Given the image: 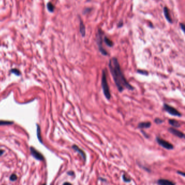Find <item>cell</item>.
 Wrapping results in <instances>:
<instances>
[{
  "mask_svg": "<svg viewBox=\"0 0 185 185\" xmlns=\"http://www.w3.org/2000/svg\"><path fill=\"white\" fill-rule=\"evenodd\" d=\"M92 10V8H85L84 9V10H83V14L84 15H85L87 14L88 13H89L91 12V11Z\"/></svg>",
  "mask_w": 185,
  "mask_h": 185,
  "instance_id": "21",
  "label": "cell"
},
{
  "mask_svg": "<svg viewBox=\"0 0 185 185\" xmlns=\"http://www.w3.org/2000/svg\"><path fill=\"white\" fill-rule=\"evenodd\" d=\"M47 8L50 12H53L54 10V6L52 3L49 2L47 4Z\"/></svg>",
  "mask_w": 185,
  "mask_h": 185,
  "instance_id": "17",
  "label": "cell"
},
{
  "mask_svg": "<svg viewBox=\"0 0 185 185\" xmlns=\"http://www.w3.org/2000/svg\"><path fill=\"white\" fill-rule=\"evenodd\" d=\"M168 131L171 133H172V134L174 135L175 136L178 137L179 138L183 139L185 138V135L184 133L176 129L173 128V127H171V128H168Z\"/></svg>",
  "mask_w": 185,
  "mask_h": 185,
  "instance_id": "7",
  "label": "cell"
},
{
  "mask_svg": "<svg viewBox=\"0 0 185 185\" xmlns=\"http://www.w3.org/2000/svg\"><path fill=\"white\" fill-rule=\"evenodd\" d=\"M46 185V184H43V185Z\"/></svg>",
  "mask_w": 185,
  "mask_h": 185,
  "instance_id": "31",
  "label": "cell"
},
{
  "mask_svg": "<svg viewBox=\"0 0 185 185\" xmlns=\"http://www.w3.org/2000/svg\"><path fill=\"white\" fill-rule=\"evenodd\" d=\"M163 109L173 116H178V117H181L182 116L181 113H180L176 109L174 108L173 107L171 106L167 103H164L163 105Z\"/></svg>",
  "mask_w": 185,
  "mask_h": 185,
  "instance_id": "4",
  "label": "cell"
},
{
  "mask_svg": "<svg viewBox=\"0 0 185 185\" xmlns=\"http://www.w3.org/2000/svg\"><path fill=\"white\" fill-rule=\"evenodd\" d=\"M157 183L159 185H175V182L167 179H159L157 181Z\"/></svg>",
  "mask_w": 185,
  "mask_h": 185,
  "instance_id": "9",
  "label": "cell"
},
{
  "mask_svg": "<svg viewBox=\"0 0 185 185\" xmlns=\"http://www.w3.org/2000/svg\"><path fill=\"white\" fill-rule=\"evenodd\" d=\"M180 27L181 29H182V31H184V29H185V25L183 23H180Z\"/></svg>",
  "mask_w": 185,
  "mask_h": 185,
  "instance_id": "27",
  "label": "cell"
},
{
  "mask_svg": "<svg viewBox=\"0 0 185 185\" xmlns=\"http://www.w3.org/2000/svg\"><path fill=\"white\" fill-rule=\"evenodd\" d=\"M156 140L159 145L162 146L164 148L168 150H172L174 148V146L172 144L169 143V142L166 141V140L162 139L160 137L157 136L156 138Z\"/></svg>",
  "mask_w": 185,
  "mask_h": 185,
  "instance_id": "5",
  "label": "cell"
},
{
  "mask_svg": "<svg viewBox=\"0 0 185 185\" xmlns=\"http://www.w3.org/2000/svg\"><path fill=\"white\" fill-rule=\"evenodd\" d=\"M168 122H169V123L170 124V125L172 126L173 127L177 128V127H179L181 126L180 123L179 122V121H177V120H176L170 119V120H168Z\"/></svg>",
  "mask_w": 185,
  "mask_h": 185,
  "instance_id": "13",
  "label": "cell"
},
{
  "mask_svg": "<svg viewBox=\"0 0 185 185\" xmlns=\"http://www.w3.org/2000/svg\"><path fill=\"white\" fill-rule=\"evenodd\" d=\"M67 174L71 175V176H72V175H74V172L73 171H69L67 172Z\"/></svg>",
  "mask_w": 185,
  "mask_h": 185,
  "instance_id": "28",
  "label": "cell"
},
{
  "mask_svg": "<svg viewBox=\"0 0 185 185\" xmlns=\"http://www.w3.org/2000/svg\"><path fill=\"white\" fill-rule=\"evenodd\" d=\"M122 179H123V180L125 182H130L131 180V179L129 178V177H128L126 176L125 174H123V175H122Z\"/></svg>",
  "mask_w": 185,
  "mask_h": 185,
  "instance_id": "18",
  "label": "cell"
},
{
  "mask_svg": "<svg viewBox=\"0 0 185 185\" xmlns=\"http://www.w3.org/2000/svg\"><path fill=\"white\" fill-rule=\"evenodd\" d=\"M137 72L138 73L140 74H142L144 75H148L149 74V73L147 71H143V70L138 69L137 71Z\"/></svg>",
  "mask_w": 185,
  "mask_h": 185,
  "instance_id": "19",
  "label": "cell"
},
{
  "mask_svg": "<svg viewBox=\"0 0 185 185\" xmlns=\"http://www.w3.org/2000/svg\"><path fill=\"white\" fill-rule=\"evenodd\" d=\"M177 173L180 175H181L182 177H185V173H184V172H180V171H177Z\"/></svg>",
  "mask_w": 185,
  "mask_h": 185,
  "instance_id": "26",
  "label": "cell"
},
{
  "mask_svg": "<svg viewBox=\"0 0 185 185\" xmlns=\"http://www.w3.org/2000/svg\"><path fill=\"white\" fill-rule=\"evenodd\" d=\"M37 136H38V138L39 141H40L41 143H42V138L41 136V130H40V127L39 125H37Z\"/></svg>",
  "mask_w": 185,
  "mask_h": 185,
  "instance_id": "15",
  "label": "cell"
},
{
  "mask_svg": "<svg viewBox=\"0 0 185 185\" xmlns=\"http://www.w3.org/2000/svg\"><path fill=\"white\" fill-rule=\"evenodd\" d=\"M104 41L105 42V43L109 47H112L113 46H114V42H113L111 40L109 39L108 37L106 36L104 37Z\"/></svg>",
  "mask_w": 185,
  "mask_h": 185,
  "instance_id": "14",
  "label": "cell"
},
{
  "mask_svg": "<svg viewBox=\"0 0 185 185\" xmlns=\"http://www.w3.org/2000/svg\"><path fill=\"white\" fill-rule=\"evenodd\" d=\"M13 123L14 122L13 121H5V120H0V126L12 125V124H13Z\"/></svg>",
  "mask_w": 185,
  "mask_h": 185,
  "instance_id": "16",
  "label": "cell"
},
{
  "mask_svg": "<svg viewBox=\"0 0 185 185\" xmlns=\"http://www.w3.org/2000/svg\"><path fill=\"white\" fill-rule=\"evenodd\" d=\"M141 133H142V134L143 135V136H145V138H147V139H148V138H149V135L148 134H147V133H146L145 132H144L143 130H141Z\"/></svg>",
  "mask_w": 185,
  "mask_h": 185,
  "instance_id": "24",
  "label": "cell"
},
{
  "mask_svg": "<svg viewBox=\"0 0 185 185\" xmlns=\"http://www.w3.org/2000/svg\"><path fill=\"white\" fill-rule=\"evenodd\" d=\"M123 22H122V21H119V23H118V28H121V27H122V26H123Z\"/></svg>",
  "mask_w": 185,
  "mask_h": 185,
  "instance_id": "25",
  "label": "cell"
},
{
  "mask_svg": "<svg viewBox=\"0 0 185 185\" xmlns=\"http://www.w3.org/2000/svg\"><path fill=\"white\" fill-rule=\"evenodd\" d=\"M163 13L164 16L166 18V20H167V21L169 22V23H172L173 21H172V20L171 17V16H170V13H169V9L167 8V7H164L163 8Z\"/></svg>",
  "mask_w": 185,
  "mask_h": 185,
  "instance_id": "10",
  "label": "cell"
},
{
  "mask_svg": "<svg viewBox=\"0 0 185 185\" xmlns=\"http://www.w3.org/2000/svg\"><path fill=\"white\" fill-rule=\"evenodd\" d=\"M10 180H12V181H15V180H16V179H17V176H16L15 174H12L10 176Z\"/></svg>",
  "mask_w": 185,
  "mask_h": 185,
  "instance_id": "23",
  "label": "cell"
},
{
  "mask_svg": "<svg viewBox=\"0 0 185 185\" xmlns=\"http://www.w3.org/2000/svg\"><path fill=\"white\" fill-rule=\"evenodd\" d=\"M104 34V32L101 30V29H99L98 30V33L97 35V38H96V41H97V45L98 46V49L100 52L101 53V54L104 56H107L108 55V53L103 47V36Z\"/></svg>",
  "mask_w": 185,
  "mask_h": 185,
  "instance_id": "3",
  "label": "cell"
},
{
  "mask_svg": "<svg viewBox=\"0 0 185 185\" xmlns=\"http://www.w3.org/2000/svg\"><path fill=\"white\" fill-rule=\"evenodd\" d=\"M63 185H72L71 184H70L69 182H65Z\"/></svg>",
  "mask_w": 185,
  "mask_h": 185,
  "instance_id": "30",
  "label": "cell"
},
{
  "mask_svg": "<svg viewBox=\"0 0 185 185\" xmlns=\"http://www.w3.org/2000/svg\"><path fill=\"white\" fill-rule=\"evenodd\" d=\"M151 126L150 122H142L138 123L137 126V128L142 129V128H149Z\"/></svg>",
  "mask_w": 185,
  "mask_h": 185,
  "instance_id": "11",
  "label": "cell"
},
{
  "mask_svg": "<svg viewBox=\"0 0 185 185\" xmlns=\"http://www.w3.org/2000/svg\"><path fill=\"white\" fill-rule=\"evenodd\" d=\"M109 68L118 91L122 92L125 89L129 90H134V87L131 86L125 79L117 58L113 57L110 59Z\"/></svg>",
  "mask_w": 185,
  "mask_h": 185,
  "instance_id": "1",
  "label": "cell"
},
{
  "mask_svg": "<svg viewBox=\"0 0 185 185\" xmlns=\"http://www.w3.org/2000/svg\"><path fill=\"white\" fill-rule=\"evenodd\" d=\"M10 72H12V73L15 74L16 75H20V71H18V70L16 69H13L10 71Z\"/></svg>",
  "mask_w": 185,
  "mask_h": 185,
  "instance_id": "22",
  "label": "cell"
},
{
  "mask_svg": "<svg viewBox=\"0 0 185 185\" xmlns=\"http://www.w3.org/2000/svg\"><path fill=\"white\" fill-rule=\"evenodd\" d=\"M3 153H4V151H3V150L0 149V156L2 155Z\"/></svg>",
  "mask_w": 185,
  "mask_h": 185,
  "instance_id": "29",
  "label": "cell"
},
{
  "mask_svg": "<svg viewBox=\"0 0 185 185\" xmlns=\"http://www.w3.org/2000/svg\"><path fill=\"white\" fill-rule=\"evenodd\" d=\"M79 19H80V23H79V30H80V33L81 36L83 37H85L86 34L85 27L84 24L83 23L82 20L80 19V18H79Z\"/></svg>",
  "mask_w": 185,
  "mask_h": 185,
  "instance_id": "12",
  "label": "cell"
},
{
  "mask_svg": "<svg viewBox=\"0 0 185 185\" xmlns=\"http://www.w3.org/2000/svg\"><path fill=\"white\" fill-rule=\"evenodd\" d=\"M30 150L31 154H32V156L34 157V158L37 159V160L40 161H42L44 160V158L43 155L41 154V153H40L39 151H38L36 149H35L34 147H31L30 148Z\"/></svg>",
  "mask_w": 185,
  "mask_h": 185,
  "instance_id": "6",
  "label": "cell"
},
{
  "mask_svg": "<svg viewBox=\"0 0 185 185\" xmlns=\"http://www.w3.org/2000/svg\"><path fill=\"white\" fill-rule=\"evenodd\" d=\"M101 87L103 91L104 95L107 100H109L111 99V95L110 94V89L107 80L106 71V70L104 69L102 71V75H101Z\"/></svg>",
  "mask_w": 185,
  "mask_h": 185,
  "instance_id": "2",
  "label": "cell"
},
{
  "mask_svg": "<svg viewBox=\"0 0 185 185\" xmlns=\"http://www.w3.org/2000/svg\"><path fill=\"white\" fill-rule=\"evenodd\" d=\"M154 122L157 124V125H159V124H162L163 122V120L160 119V118H156L154 120Z\"/></svg>",
  "mask_w": 185,
  "mask_h": 185,
  "instance_id": "20",
  "label": "cell"
},
{
  "mask_svg": "<svg viewBox=\"0 0 185 185\" xmlns=\"http://www.w3.org/2000/svg\"><path fill=\"white\" fill-rule=\"evenodd\" d=\"M72 148L74 150H75V151H76L79 154L81 155V157H82L83 159V160H84L85 161H86V154H85V153L84 151H83L82 149H80V148L78 147V146H77V145H73L72 146Z\"/></svg>",
  "mask_w": 185,
  "mask_h": 185,
  "instance_id": "8",
  "label": "cell"
}]
</instances>
